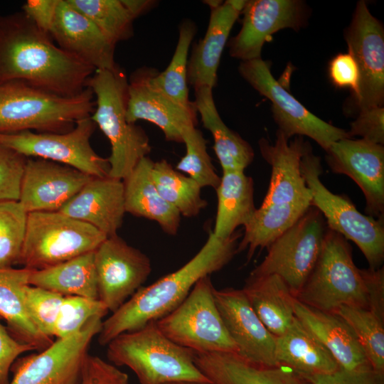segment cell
Segmentation results:
<instances>
[{
  "label": "cell",
  "instance_id": "1",
  "mask_svg": "<svg viewBox=\"0 0 384 384\" xmlns=\"http://www.w3.org/2000/svg\"><path fill=\"white\" fill-rule=\"evenodd\" d=\"M95 71L55 45L23 13L0 18V84L18 81L74 96Z\"/></svg>",
  "mask_w": 384,
  "mask_h": 384
},
{
  "label": "cell",
  "instance_id": "2",
  "mask_svg": "<svg viewBox=\"0 0 384 384\" xmlns=\"http://www.w3.org/2000/svg\"><path fill=\"white\" fill-rule=\"evenodd\" d=\"M240 234L222 239L209 233L200 250L178 270L140 287L105 321L97 341L107 345L121 334L139 329L177 307L199 279L224 267L238 252Z\"/></svg>",
  "mask_w": 384,
  "mask_h": 384
},
{
  "label": "cell",
  "instance_id": "3",
  "mask_svg": "<svg viewBox=\"0 0 384 384\" xmlns=\"http://www.w3.org/2000/svg\"><path fill=\"white\" fill-rule=\"evenodd\" d=\"M85 86L92 90L96 99L91 119L110 143L108 176L124 180L151 149L144 130L127 119V76L119 67L97 70Z\"/></svg>",
  "mask_w": 384,
  "mask_h": 384
},
{
  "label": "cell",
  "instance_id": "4",
  "mask_svg": "<svg viewBox=\"0 0 384 384\" xmlns=\"http://www.w3.org/2000/svg\"><path fill=\"white\" fill-rule=\"evenodd\" d=\"M94 96L88 87L77 95L62 96L18 81L1 83L0 133L67 132L91 116Z\"/></svg>",
  "mask_w": 384,
  "mask_h": 384
},
{
  "label": "cell",
  "instance_id": "5",
  "mask_svg": "<svg viewBox=\"0 0 384 384\" xmlns=\"http://www.w3.org/2000/svg\"><path fill=\"white\" fill-rule=\"evenodd\" d=\"M107 356L113 365L129 368L140 384L210 381L196 366L195 352L168 338L155 321L115 337L107 344Z\"/></svg>",
  "mask_w": 384,
  "mask_h": 384
},
{
  "label": "cell",
  "instance_id": "6",
  "mask_svg": "<svg viewBox=\"0 0 384 384\" xmlns=\"http://www.w3.org/2000/svg\"><path fill=\"white\" fill-rule=\"evenodd\" d=\"M295 298L330 313L342 306L368 307L363 269L356 266L351 246L344 237L327 228L316 263Z\"/></svg>",
  "mask_w": 384,
  "mask_h": 384
},
{
  "label": "cell",
  "instance_id": "7",
  "mask_svg": "<svg viewBox=\"0 0 384 384\" xmlns=\"http://www.w3.org/2000/svg\"><path fill=\"white\" fill-rule=\"evenodd\" d=\"M107 238L91 225L60 211L28 213L18 265L32 270L48 268L95 251Z\"/></svg>",
  "mask_w": 384,
  "mask_h": 384
},
{
  "label": "cell",
  "instance_id": "8",
  "mask_svg": "<svg viewBox=\"0 0 384 384\" xmlns=\"http://www.w3.org/2000/svg\"><path fill=\"white\" fill-rule=\"evenodd\" d=\"M300 167L311 193V206L318 209L326 219V226L361 250L369 267H381L384 259V220L359 212L346 197L330 191L320 179L322 167L310 144L303 154Z\"/></svg>",
  "mask_w": 384,
  "mask_h": 384
},
{
  "label": "cell",
  "instance_id": "9",
  "mask_svg": "<svg viewBox=\"0 0 384 384\" xmlns=\"http://www.w3.org/2000/svg\"><path fill=\"white\" fill-rule=\"evenodd\" d=\"M210 276L198 281L185 299L156 321L158 329L175 343L196 353H235L214 298Z\"/></svg>",
  "mask_w": 384,
  "mask_h": 384
},
{
  "label": "cell",
  "instance_id": "10",
  "mask_svg": "<svg viewBox=\"0 0 384 384\" xmlns=\"http://www.w3.org/2000/svg\"><path fill=\"white\" fill-rule=\"evenodd\" d=\"M326 230L321 213L310 206L272 242L267 255L250 276L278 275L296 297L316 263Z\"/></svg>",
  "mask_w": 384,
  "mask_h": 384
},
{
  "label": "cell",
  "instance_id": "11",
  "mask_svg": "<svg viewBox=\"0 0 384 384\" xmlns=\"http://www.w3.org/2000/svg\"><path fill=\"white\" fill-rule=\"evenodd\" d=\"M96 124L87 117L64 133L33 132L0 133V143L26 158L46 159L73 167L95 177L108 176V159L92 149L90 138Z\"/></svg>",
  "mask_w": 384,
  "mask_h": 384
},
{
  "label": "cell",
  "instance_id": "12",
  "mask_svg": "<svg viewBox=\"0 0 384 384\" xmlns=\"http://www.w3.org/2000/svg\"><path fill=\"white\" fill-rule=\"evenodd\" d=\"M238 70L254 89L271 101L278 130L287 138L306 136L325 151L334 142L351 138L348 132L321 119L305 108L274 79L269 65L262 58L242 61Z\"/></svg>",
  "mask_w": 384,
  "mask_h": 384
},
{
  "label": "cell",
  "instance_id": "13",
  "mask_svg": "<svg viewBox=\"0 0 384 384\" xmlns=\"http://www.w3.org/2000/svg\"><path fill=\"white\" fill-rule=\"evenodd\" d=\"M102 319L93 317L78 332L57 338L38 353L18 358L11 368L9 384H77L90 344L101 330Z\"/></svg>",
  "mask_w": 384,
  "mask_h": 384
},
{
  "label": "cell",
  "instance_id": "14",
  "mask_svg": "<svg viewBox=\"0 0 384 384\" xmlns=\"http://www.w3.org/2000/svg\"><path fill=\"white\" fill-rule=\"evenodd\" d=\"M348 52L360 73L357 95L353 97L359 112L383 107L384 102V31L365 1L357 4L351 24L345 31Z\"/></svg>",
  "mask_w": 384,
  "mask_h": 384
},
{
  "label": "cell",
  "instance_id": "15",
  "mask_svg": "<svg viewBox=\"0 0 384 384\" xmlns=\"http://www.w3.org/2000/svg\"><path fill=\"white\" fill-rule=\"evenodd\" d=\"M94 260L98 297L112 313L142 287L151 272L149 257L117 235L98 246Z\"/></svg>",
  "mask_w": 384,
  "mask_h": 384
},
{
  "label": "cell",
  "instance_id": "16",
  "mask_svg": "<svg viewBox=\"0 0 384 384\" xmlns=\"http://www.w3.org/2000/svg\"><path fill=\"white\" fill-rule=\"evenodd\" d=\"M277 130L275 142H259L260 153L271 166V177L260 207L278 210L303 209L311 206V193L300 167L301 159L309 145L302 137L289 141Z\"/></svg>",
  "mask_w": 384,
  "mask_h": 384
},
{
  "label": "cell",
  "instance_id": "17",
  "mask_svg": "<svg viewBox=\"0 0 384 384\" xmlns=\"http://www.w3.org/2000/svg\"><path fill=\"white\" fill-rule=\"evenodd\" d=\"M326 151L331 171L350 177L362 191L367 215L383 219V145L344 138L334 142Z\"/></svg>",
  "mask_w": 384,
  "mask_h": 384
},
{
  "label": "cell",
  "instance_id": "18",
  "mask_svg": "<svg viewBox=\"0 0 384 384\" xmlns=\"http://www.w3.org/2000/svg\"><path fill=\"white\" fill-rule=\"evenodd\" d=\"M156 69L143 66L134 71L128 80L126 117L129 123L146 120L156 125L166 140L183 143L182 132L196 126V107H186L174 102L152 82Z\"/></svg>",
  "mask_w": 384,
  "mask_h": 384
},
{
  "label": "cell",
  "instance_id": "19",
  "mask_svg": "<svg viewBox=\"0 0 384 384\" xmlns=\"http://www.w3.org/2000/svg\"><path fill=\"white\" fill-rule=\"evenodd\" d=\"M214 298L237 347L236 354L250 363L278 366L274 355L275 337L258 318L242 289H214Z\"/></svg>",
  "mask_w": 384,
  "mask_h": 384
},
{
  "label": "cell",
  "instance_id": "20",
  "mask_svg": "<svg viewBox=\"0 0 384 384\" xmlns=\"http://www.w3.org/2000/svg\"><path fill=\"white\" fill-rule=\"evenodd\" d=\"M92 177L67 165L27 158L18 201L28 213L59 211Z\"/></svg>",
  "mask_w": 384,
  "mask_h": 384
},
{
  "label": "cell",
  "instance_id": "21",
  "mask_svg": "<svg viewBox=\"0 0 384 384\" xmlns=\"http://www.w3.org/2000/svg\"><path fill=\"white\" fill-rule=\"evenodd\" d=\"M239 33L229 43L230 56L242 61L261 58L262 46L275 32L303 23L302 4L296 0L246 1Z\"/></svg>",
  "mask_w": 384,
  "mask_h": 384
},
{
  "label": "cell",
  "instance_id": "22",
  "mask_svg": "<svg viewBox=\"0 0 384 384\" xmlns=\"http://www.w3.org/2000/svg\"><path fill=\"white\" fill-rule=\"evenodd\" d=\"M50 36L58 46L97 70H114L116 45L67 0H59Z\"/></svg>",
  "mask_w": 384,
  "mask_h": 384
},
{
  "label": "cell",
  "instance_id": "23",
  "mask_svg": "<svg viewBox=\"0 0 384 384\" xmlns=\"http://www.w3.org/2000/svg\"><path fill=\"white\" fill-rule=\"evenodd\" d=\"M59 211L107 237L117 235L126 213L123 181L93 176Z\"/></svg>",
  "mask_w": 384,
  "mask_h": 384
},
{
  "label": "cell",
  "instance_id": "24",
  "mask_svg": "<svg viewBox=\"0 0 384 384\" xmlns=\"http://www.w3.org/2000/svg\"><path fill=\"white\" fill-rule=\"evenodd\" d=\"M246 1L228 0L211 7L204 37L193 47L188 60V84L194 90L213 89L217 83V71L230 31L242 13Z\"/></svg>",
  "mask_w": 384,
  "mask_h": 384
},
{
  "label": "cell",
  "instance_id": "25",
  "mask_svg": "<svg viewBox=\"0 0 384 384\" xmlns=\"http://www.w3.org/2000/svg\"><path fill=\"white\" fill-rule=\"evenodd\" d=\"M194 361L213 384H313L288 367L250 363L235 353H196Z\"/></svg>",
  "mask_w": 384,
  "mask_h": 384
},
{
  "label": "cell",
  "instance_id": "26",
  "mask_svg": "<svg viewBox=\"0 0 384 384\" xmlns=\"http://www.w3.org/2000/svg\"><path fill=\"white\" fill-rule=\"evenodd\" d=\"M295 316L324 346L344 370L370 366L350 326L338 314L294 303ZM371 367V366H370Z\"/></svg>",
  "mask_w": 384,
  "mask_h": 384
},
{
  "label": "cell",
  "instance_id": "27",
  "mask_svg": "<svg viewBox=\"0 0 384 384\" xmlns=\"http://www.w3.org/2000/svg\"><path fill=\"white\" fill-rule=\"evenodd\" d=\"M154 161L141 159L123 181L126 213L155 221L168 235H176L181 214L159 194L152 178Z\"/></svg>",
  "mask_w": 384,
  "mask_h": 384
},
{
  "label": "cell",
  "instance_id": "28",
  "mask_svg": "<svg viewBox=\"0 0 384 384\" xmlns=\"http://www.w3.org/2000/svg\"><path fill=\"white\" fill-rule=\"evenodd\" d=\"M31 272L25 267L0 269V316L15 339L41 351L53 341L38 330L26 305L24 289Z\"/></svg>",
  "mask_w": 384,
  "mask_h": 384
},
{
  "label": "cell",
  "instance_id": "29",
  "mask_svg": "<svg viewBox=\"0 0 384 384\" xmlns=\"http://www.w3.org/2000/svg\"><path fill=\"white\" fill-rule=\"evenodd\" d=\"M278 366L305 376L332 373L341 367L324 346L295 316L290 326L275 337Z\"/></svg>",
  "mask_w": 384,
  "mask_h": 384
},
{
  "label": "cell",
  "instance_id": "30",
  "mask_svg": "<svg viewBox=\"0 0 384 384\" xmlns=\"http://www.w3.org/2000/svg\"><path fill=\"white\" fill-rule=\"evenodd\" d=\"M242 290L267 329L274 337L283 334L295 318V297L287 283L276 274L249 276Z\"/></svg>",
  "mask_w": 384,
  "mask_h": 384
},
{
  "label": "cell",
  "instance_id": "31",
  "mask_svg": "<svg viewBox=\"0 0 384 384\" xmlns=\"http://www.w3.org/2000/svg\"><path fill=\"white\" fill-rule=\"evenodd\" d=\"M194 90V106L203 126L213 136V149L223 172L245 171L254 159L252 146L223 122L213 100V89L203 87Z\"/></svg>",
  "mask_w": 384,
  "mask_h": 384
},
{
  "label": "cell",
  "instance_id": "32",
  "mask_svg": "<svg viewBox=\"0 0 384 384\" xmlns=\"http://www.w3.org/2000/svg\"><path fill=\"white\" fill-rule=\"evenodd\" d=\"M215 190L218 207L212 232L216 237L226 239L235 233L238 227H245L256 210L253 180L245 171L223 172Z\"/></svg>",
  "mask_w": 384,
  "mask_h": 384
},
{
  "label": "cell",
  "instance_id": "33",
  "mask_svg": "<svg viewBox=\"0 0 384 384\" xmlns=\"http://www.w3.org/2000/svg\"><path fill=\"white\" fill-rule=\"evenodd\" d=\"M94 252L48 268L32 270L29 284L64 297L80 296L99 299Z\"/></svg>",
  "mask_w": 384,
  "mask_h": 384
},
{
  "label": "cell",
  "instance_id": "34",
  "mask_svg": "<svg viewBox=\"0 0 384 384\" xmlns=\"http://www.w3.org/2000/svg\"><path fill=\"white\" fill-rule=\"evenodd\" d=\"M152 178L161 196L181 215L196 216L207 206V201L201 196V187L166 159L154 162Z\"/></svg>",
  "mask_w": 384,
  "mask_h": 384
},
{
  "label": "cell",
  "instance_id": "35",
  "mask_svg": "<svg viewBox=\"0 0 384 384\" xmlns=\"http://www.w3.org/2000/svg\"><path fill=\"white\" fill-rule=\"evenodd\" d=\"M191 20H184L178 27V38L173 57L163 72L153 75L154 85L174 102L186 107H194L188 97L187 80L188 55L196 33Z\"/></svg>",
  "mask_w": 384,
  "mask_h": 384
},
{
  "label": "cell",
  "instance_id": "36",
  "mask_svg": "<svg viewBox=\"0 0 384 384\" xmlns=\"http://www.w3.org/2000/svg\"><path fill=\"white\" fill-rule=\"evenodd\" d=\"M335 314L352 329L371 368L384 375V314L352 306H342Z\"/></svg>",
  "mask_w": 384,
  "mask_h": 384
},
{
  "label": "cell",
  "instance_id": "37",
  "mask_svg": "<svg viewBox=\"0 0 384 384\" xmlns=\"http://www.w3.org/2000/svg\"><path fill=\"white\" fill-rule=\"evenodd\" d=\"M114 45L131 38L136 18L124 0H67Z\"/></svg>",
  "mask_w": 384,
  "mask_h": 384
},
{
  "label": "cell",
  "instance_id": "38",
  "mask_svg": "<svg viewBox=\"0 0 384 384\" xmlns=\"http://www.w3.org/2000/svg\"><path fill=\"white\" fill-rule=\"evenodd\" d=\"M186 154L176 166V169L188 175L201 188L218 186V175L207 151V142L202 132L196 126H188L182 132Z\"/></svg>",
  "mask_w": 384,
  "mask_h": 384
},
{
  "label": "cell",
  "instance_id": "39",
  "mask_svg": "<svg viewBox=\"0 0 384 384\" xmlns=\"http://www.w3.org/2000/svg\"><path fill=\"white\" fill-rule=\"evenodd\" d=\"M27 219L28 212L18 201H0V269L18 265Z\"/></svg>",
  "mask_w": 384,
  "mask_h": 384
},
{
  "label": "cell",
  "instance_id": "40",
  "mask_svg": "<svg viewBox=\"0 0 384 384\" xmlns=\"http://www.w3.org/2000/svg\"><path fill=\"white\" fill-rule=\"evenodd\" d=\"M109 310L100 300L80 296H65L60 304L53 336L63 338L78 332L92 318H103Z\"/></svg>",
  "mask_w": 384,
  "mask_h": 384
},
{
  "label": "cell",
  "instance_id": "41",
  "mask_svg": "<svg viewBox=\"0 0 384 384\" xmlns=\"http://www.w3.org/2000/svg\"><path fill=\"white\" fill-rule=\"evenodd\" d=\"M24 296L33 322L43 334L52 338L54 324L64 296L30 284L26 286Z\"/></svg>",
  "mask_w": 384,
  "mask_h": 384
},
{
  "label": "cell",
  "instance_id": "42",
  "mask_svg": "<svg viewBox=\"0 0 384 384\" xmlns=\"http://www.w3.org/2000/svg\"><path fill=\"white\" fill-rule=\"evenodd\" d=\"M27 158L0 143V201H18Z\"/></svg>",
  "mask_w": 384,
  "mask_h": 384
},
{
  "label": "cell",
  "instance_id": "43",
  "mask_svg": "<svg viewBox=\"0 0 384 384\" xmlns=\"http://www.w3.org/2000/svg\"><path fill=\"white\" fill-rule=\"evenodd\" d=\"M77 384H129L127 374L102 358L87 354Z\"/></svg>",
  "mask_w": 384,
  "mask_h": 384
},
{
  "label": "cell",
  "instance_id": "44",
  "mask_svg": "<svg viewBox=\"0 0 384 384\" xmlns=\"http://www.w3.org/2000/svg\"><path fill=\"white\" fill-rule=\"evenodd\" d=\"M349 137L359 136L367 142L383 145L384 108L376 107L359 112L357 118L351 123Z\"/></svg>",
  "mask_w": 384,
  "mask_h": 384
},
{
  "label": "cell",
  "instance_id": "45",
  "mask_svg": "<svg viewBox=\"0 0 384 384\" xmlns=\"http://www.w3.org/2000/svg\"><path fill=\"white\" fill-rule=\"evenodd\" d=\"M329 78L337 87L348 88L356 96L358 92L360 73L357 63L348 52L336 55L329 63Z\"/></svg>",
  "mask_w": 384,
  "mask_h": 384
},
{
  "label": "cell",
  "instance_id": "46",
  "mask_svg": "<svg viewBox=\"0 0 384 384\" xmlns=\"http://www.w3.org/2000/svg\"><path fill=\"white\" fill-rule=\"evenodd\" d=\"M306 378L313 384H384V375L370 366L352 370L340 368L332 373Z\"/></svg>",
  "mask_w": 384,
  "mask_h": 384
},
{
  "label": "cell",
  "instance_id": "47",
  "mask_svg": "<svg viewBox=\"0 0 384 384\" xmlns=\"http://www.w3.org/2000/svg\"><path fill=\"white\" fill-rule=\"evenodd\" d=\"M1 319L0 316V384H9V373L14 361L22 353L34 348L15 339L1 323Z\"/></svg>",
  "mask_w": 384,
  "mask_h": 384
},
{
  "label": "cell",
  "instance_id": "48",
  "mask_svg": "<svg viewBox=\"0 0 384 384\" xmlns=\"http://www.w3.org/2000/svg\"><path fill=\"white\" fill-rule=\"evenodd\" d=\"M59 0H28L23 13L41 31L50 36Z\"/></svg>",
  "mask_w": 384,
  "mask_h": 384
},
{
  "label": "cell",
  "instance_id": "49",
  "mask_svg": "<svg viewBox=\"0 0 384 384\" xmlns=\"http://www.w3.org/2000/svg\"><path fill=\"white\" fill-rule=\"evenodd\" d=\"M125 3L132 13L137 18L142 14L147 12L154 4V1L149 0H124Z\"/></svg>",
  "mask_w": 384,
  "mask_h": 384
},
{
  "label": "cell",
  "instance_id": "50",
  "mask_svg": "<svg viewBox=\"0 0 384 384\" xmlns=\"http://www.w3.org/2000/svg\"><path fill=\"white\" fill-rule=\"evenodd\" d=\"M165 384H213L210 381H197V380H181L169 382Z\"/></svg>",
  "mask_w": 384,
  "mask_h": 384
}]
</instances>
